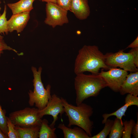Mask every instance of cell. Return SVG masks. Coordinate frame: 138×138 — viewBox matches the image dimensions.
Returning a JSON list of instances; mask_svg holds the SVG:
<instances>
[{
    "instance_id": "9a60e30c",
    "label": "cell",
    "mask_w": 138,
    "mask_h": 138,
    "mask_svg": "<svg viewBox=\"0 0 138 138\" xmlns=\"http://www.w3.org/2000/svg\"><path fill=\"white\" fill-rule=\"evenodd\" d=\"M34 0H20L14 3H9L7 5L13 14L26 12H30L33 8Z\"/></svg>"
},
{
    "instance_id": "7402d4cb",
    "label": "cell",
    "mask_w": 138,
    "mask_h": 138,
    "mask_svg": "<svg viewBox=\"0 0 138 138\" xmlns=\"http://www.w3.org/2000/svg\"><path fill=\"white\" fill-rule=\"evenodd\" d=\"M8 138H20L18 132L15 128V125L8 117H7Z\"/></svg>"
},
{
    "instance_id": "44dd1931",
    "label": "cell",
    "mask_w": 138,
    "mask_h": 138,
    "mask_svg": "<svg viewBox=\"0 0 138 138\" xmlns=\"http://www.w3.org/2000/svg\"><path fill=\"white\" fill-rule=\"evenodd\" d=\"M6 6L5 5L3 12L0 17V34H7L8 31L6 18Z\"/></svg>"
},
{
    "instance_id": "ba28073f",
    "label": "cell",
    "mask_w": 138,
    "mask_h": 138,
    "mask_svg": "<svg viewBox=\"0 0 138 138\" xmlns=\"http://www.w3.org/2000/svg\"><path fill=\"white\" fill-rule=\"evenodd\" d=\"M108 71L102 70L98 74L106 83L107 87L116 92H119L128 74L125 70L116 67H110Z\"/></svg>"
},
{
    "instance_id": "d6986e66",
    "label": "cell",
    "mask_w": 138,
    "mask_h": 138,
    "mask_svg": "<svg viewBox=\"0 0 138 138\" xmlns=\"http://www.w3.org/2000/svg\"><path fill=\"white\" fill-rule=\"evenodd\" d=\"M114 120L108 119L105 123L103 128L100 132L97 134L92 136L90 138H106L109 135Z\"/></svg>"
},
{
    "instance_id": "52a82bcc",
    "label": "cell",
    "mask_w": 138,
    "mask_h": 138,
    "mask_svg": "<svg viewBox=\"0 0 138 138\" xmlns=\"http://www.w3.org/2000/svg\"><path fill=\"white\" fill-rule=\"evenodd\" d=\"M45 9L46 17L44 22L46 24L54 28L56 26H62L68 23L67 11L57 4L47 3Z\"/></svg>"
},
{
    "instance_id": "484cf974",
    "label": "cell",
    "mask_w": 138,
    "mask_h": 138,
    "mask_svg": "<svg viewBox=\"0 0 138 138\" xmlns=\"http://www.w3.org/2000/svg\"><path fill=\"white\" fill-rule=\"evenodd\" d=\"M133 55L134 63L137 68H138V47L132 48L130 51Z\"/></svg>"
},
{
    "instance_id": "4dcf8cb0",
    "label": "cell",
    "mask_w": 138,
    "mask_h": 138,
    "mask_svg": "<svg viewBox=\"0 0 138 138\" xmlns=\"http://www.w3.org/2000/svg\"><path fill=\"white\" fill-rule=\"evenodd\" d=\"M1 1L0 0V4H1ZM1 7L0 5V11L1 10ZM1 15L2 14H1L0 13V17L1 16Z\"/></svg>"
},
{
    "instance_id": "cb8c5ba5",
    "label": "cell",
    "mask_w": 138,
    "mask_h": 138,
    "mask_svg": "<svg viewBox=\"0 0 138 138\" xmlns=\"http://www.w3.org/2000/svg\"><path fill=\"white\" fill-rule=\"evenodd\" d=\"M6 50H12L18 54L17 51L7 45L5 41L3 36L0 34V57L3 53V51Z\"/></svg>"
},
{
    "instance_id": "8fae6325",
    "label": "cell",
    "mask_w": 138,
    "mask_h": 138,
    "mask_svg": "<svg viewBox=\"0 0 138 138\" xmlns=\"http://www.w3.org/2000/svg\"><path fill=\"white\" fill-rule=\"evenodd\" d=\"M121 95L130 94L138 96V71L130 72L121 86L119 92Z\"/></svg>"
},
{
    "instance_id": "9c48e42d",
    "label": "cell",
    "mask_w": 138,
    "mask_h": 138,
    "mask_svg": "<svg viewBox=\"0 0 138 138\" xmlns=\"http://www.w3.org/2000/svg\"><path fill=\"white\" fill-rule=\"evenodd\" d=\"M65 112L64 107L61 98L54 94L51 95L48 103L43 109L39 111V114L41 118L45 115H51L53 120L50 126L52 128L55 127L56 121L58 119V116H61Z\"/></svg>"
},
{
    "instance_id": "8992f818",
    "label": "cell",
    "mask_w": 138,
    "mask_h": 138,
    "mask_svg": "<svg viewBox=\"0 0 138 138\" xmlns=\"http://www.w3.org/2000/svg\"><path fill=\"white\" fill-rule=\"evenodd\" d=\"M105 63L110 67H119L130 72L138 71L135 65L132 53H125L123 50L114 53H107L105 55Z\"/></svg>"
},
{
    "instance_id": "f546056e",
    "label": "cell",
    "mask_w": 138,
    "mask_h": 138,
    "mask_svg": "<svg viewBox=\"0 0 138 138\" xmlns=\"http://www.w3.org/2000/svg\"><path fill=\"white\" fill-rule=\"evenodd\" d=\"M43 2H45L47 3L51 2L56 4L57 0H41Z\"/></svg>"
},
{
    "instance_id": "ac0fdd59",
    "label": "cell",
    "mask_w": 138,
    "mask_h": 138,
    "mask_svg": "<svg viewBox=\"0 0 138 138\" xmlns=\"http://www.w3.org/2000/svg\"><path fill=\"white\" fill-rule=\"evenodd\" d=\"M123 122L116 118L114 120L110 132L109 138H121L124 130Z\"/></svg>"
},
{
    "instance_id": "603a6c76",
    "label": "cell",
    "mask_w": 138,
    "mask_h": 138,
    "mask_svg": "<svg viewBox=\"0 0 138 138\" xmlns=\"http://www.w3.org/2000/svg\"><path fill=\"white\" fill-rule=\"evenodd\" d=\"M6 113L5 110L2 109L0 104V129L7 136L8 129Z\"/></svg>"
},
{
    "instance_id": "4316f807",
    "label": "cell",
    "mask_w": 138,
    "mask_h": 138,
    "mask_svg": "<svg viewBox=\"0 0 138 138\" xmlns=\"http://www.w3.org/2000/svg\"><path fill=\"white\" fill-rule=\"evenodd\" d=\"M137 121L134 126L132 131V134L133 136V137L134 138H138V116L137 113Z\"/></svg>"
},
{
    "instance_id": "f1b7e54d",
    "label": "cell",
    "mask_w": 138,
    "mask_h": 138,
    "mask_svg": "<svg viewBox=\"0 0 138 138\" xmlns=\"http://www.w3.org/2000/svg\"><path fill=\"white\" fill-rule=\"evenodd\" d=\"M0 138H8L7 136L0 129Z\"/></svg>"
},
{
    "instance_id": "d4e9b609",
    "label": "cell",
    "mask_w": 138,
    "mask_h": 138,
    "mask_svg": "<svg viewBox=\"0 0 138 138\" xmlns=\"http://www.w3.org/2000/svg\"><path fill=\"white\" fill-rule=\"evenodd\" d=\"M72 0H57L56 4L59 6L68 11L70 10Z\"/></svg>"
},
{
    "instance_id": "3957f363",
    "label": "cell",
    "mask_w": 138,
    "mask_h": 138,
    "mask_svg": "<svg viewBox=\"0 0 138 138\" xmlns=\"http://www.w3.org/2000/svg\"><path fill=\"white\" fill-rule=\"evenodd\" d=\"M64 111L68 119V127L76 125L83 129L90 138L94 127V123L90 119L93 113L90 106L82 103L75 106L69 103L63 98H61Z\"/></svg>"
},
{
    "instance_id": "83f0119b",
    "label": "cell",
    "mask_w": 138,
    "mask_h": 138,
    "mask_svg": "<svg viewBox=\"0 0 138 138\" xmlns=\"http://www.w3.org/2000/svg\"><path fill=\"white\" fill-rule=\"evenodd\" d=\"M137 47H138V36L134 41L127 47L126 48H134Z\"/></svg>"
},
{
    "instance_id": "2e32d148",
    "label": "cell",
    "mask_w": 138,
    "mask_h": 138,
    "mask_svg": "<svg viewBox=\"0 0 138 138\" xmlns=\"http://www.w3.org/2000/svg\"><path fill=\"white\" fill-rule=\"evenodd\" d=\"M40 125L29 127H21L15 126L20 138H38Z\"/></svg>"
},
{
    "instance_id": "5bb4252c",
    "label": "cell",
    "mask_w": 138,
    "mask_h": 138,
    "mask_svg": "<svg viewBox=\"0 0 138 138\" xmlns=\"http://www.w3.org/2000/svg\"><path fill=\"white\" fill-rule=\"evenodd\" d=\"M57 128L62 131L64 138H90L83 129L78 126L72 128L61 123Z\"/></svg>"
},
{
    "instance_id": "ffe728a7",
    "label": "cell",
    "mask_w": 138,
    "mask_h": 138,
    "mask_svg": "<svg viewBox=\"0 0 138 138\" xmlns=\"http://www.w3.org/2000/svg\"><path fill=\"white\" fill-rule=\"evenodd\" d=\"M135 123V121L132 119L129 121L125 120L123 122L124 130L122 138L131 137L132 129Z\"/></svg>"
},
{
    "instance_id": "277c9868",
    "label": "cell",
    "mask_w": 138,
    "mask_h": 138,
    "mask_svg": "<svg viewBox=\"0 0 138 138\" xmlns=\"http://www.w3.org/2000/svg\"><path fill=\"white\" fill-rule=\"evenodd\" d=\"M33 78V90H29L28 93L29 97L28 103L31 106L35 105L39 110L44 108L51 97V86L50 84L44 87L41 79L42 68L41 66L38 70L34 66L31 67Z\"/></svg>"
},
{
    "instance_id": "4fadbf2b",
    "label": "cell",
    "mask_w": 138,
    "mask_h": 138,
    "mask_svg": "<svg viewBox=\"0 0 138 138\" xmlns=\"http://www.w3.org/2000/svg\"><path fill=\"white\" fill-rule=\"evenodd\" d=\"M70 10L79 19H86L90 14L88 0H72Z\"/></svg>"
},
{
    "instance_id": "e0dca14e",
    "label": "cell",
    "mask_w": 138,
    "mask_h": 138,
    "mask_svg": "<svg viewBox=\"0 0 138 138\" xmlns=\"http://www.w3.org/2000/svg\"><path fill=\"white\" fill-rule=\"evenodd\" d=\"M46 119H42L39 133V138H56L55 133L56 128L51 127Z\"/></svg>"
},
{
    "instance_id": "7c38bea8",
    "label": "cell",
    "mask_w": 138,
    "mask_h": 138,
    "mask_svg": "<svg viewBox=\"0 0 138 138\" xmlns=\"http://www.w3.org/2000/svg\"><path fill=\"white\" fill-rule=\"evenodd\" d=\"M125 104L121 108L114 112L110 113H104L102 115L103 120L102 124H104L107 120L112 116H115L116 118L122 120L123 116H125V113L128 107L132 105L138 106V97L130 94H128L125 99Z\"/></svg>"
},
{
    "instance_id": "5b68a950",
    "label": "cell",
    "mask_w": 138,
    "mask_h": 138,
    "mask_svg": "<svg viewBox=\"0 0 138 138\" xmlns=\"http://www.w3.org/2000/svg\"><path fill=\"white\" fill-rule=\"evenodd\" d=\"M37 108L26 107L10 113L8 118L15 126L29 127L41 125L42 118Z\"/></svg>"
},
{
    "instance_id": "30bf717a",
    "label": "cell",
    "mask_w": 138,
    "mask_h": 138,
    "mask_svg": "<svg viewBox=\"0 0 138 138\" xmlns=\"http://www.w3.org/2000/svg\"><path fill=\"white\" fill-rule=\"evenodd\" d=\"M30 12L13 14L7 21L8 32L16 30L17 33L22 32L26 26L30 18Z\"/></svg>"
},
{
    "instance_id": "7a4b0ae2",
    "label": "cell",
    "mask_w": 138,
    "mask_h": 138,
    "mask_svg": "<svg viewBox=\"0 0 138 138\" xmlns=\"http://www.w3.org/2000/svg\"><path fill=\"white\" fill-rule=\"evenodd\" d=\"M76 75L74 86L76 105L89 97L97 96L101 89L107 87L105 81L98 74L87 75L83 73Z\"/></svg>"
},
{
    "instance_id": "6da1fadb",
    "label": "cell",
    "mask_w": 138,
    "mask_h": 138,
    "mask_svg": "<svg viewBox=\"0 0 138 138\" xmlns=\"http://www.w3.org/2000/svg\"><path fill=\"white\" fill-rule=\"evenodd\" d=\"M105 55L96 45H84L78 51L74 63L76 74L89 72L98 74L100 68L106 70L110 67L105 63Z\"/></svg>"
},
{
    "instance_id": "1f68e13d",
    "label": "cell",
    "mask_w": 138,
    "mask_h": 138,
    "mask_svg": "<svg viewBox=\"0 0 138 138\" xmlns=\"http://www.w3.org/2000/svg\"><path fill=\"white\" fill-rule=\"evenodd\" d=\"M34 0V1H35V0Z\"/></svg>"
}]
</instances>
